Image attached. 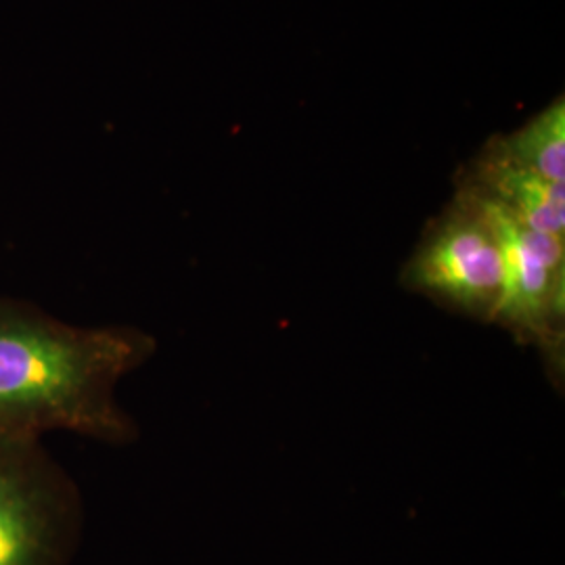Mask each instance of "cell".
<instances>
[{"instance_id": "6da1fadb", "label": "cell", "mask_w": 565, "mask_h": 565, "mask_svg": "<svg viewBox=\"0 0 565 565\" xmlns=\"http://www.w3.org/2000/svg\"><path fill=\"white\" fill-rule=\"evenodd\" d=\"M156 350V338L139 327H78L0 296V429L135 443L139 427L116 390Z\"/></svg>"}, {"instance_id": "7a4b0ae2", "label": "cell", "mask_w": 565, "mask_h": 565, "mask_svg": "<svg viewBox=\"0 0 565 565\" xmlns=\"http://www.w3.org/2000/svg\"><path fill=\"white\" fill-rule=\"evenodd\" d=\"M81 490L42 438L0 429V565H67L81 541Z\"/></svg>"}, {"instance_id": "3957f363", "label": "cell", "mask_w": 565, "mask_h": 565, "mask_svg": "<svg viewBox=\"0 0 565 565\" xmlns=\"http://www.w3.org/2000/svg\"><path fill=\"white\" fill-rule=\"evenodd\" d=\"M503 260L497 228L463 186L427 226L401 275L404 289L473 321L492 323L501 294Z\"/></svg>"}, {"instance_id": "277c9868", "label": "cell", "mask_w": 565, "mask_h": 565, "mask_svg": "<svg viewBox=\"0 0 565 565\" xmlns=\"http://www.w3.org/2000/svg\"><path fill=\"white\" fill-rule=\"evenodd\" d=\"M465 189V186H463ZM469 191V189H467ZM473 193V191H471ZM484 203L501 243V294L492 323L541 350L553 382L562 385L565 361V237L548 235Z\"/></svg>"}, {"instance_id": "5b68a950", "label": "cell", "mask_w": 565, "mask_h": 565, "mask_svg": "<svg viewBox=\"0 0 565 565\" xmlns=\"http://www.w3.org/2000/svg\"><path fill=\"white\" fill-rule=\"evenodd\" d=\"M459 186L497 203L520 223L565 237L564 184L545 181L511 160L497 139L486 147Z\"/></svg>"}, {"instance_id": "8992f818", "label": "cell", "mask_w": 565, "mask_h": 565, "mask_svg": "<svg viewBox=\"0 0 565 565\" xmlns=\"http://www.w3.org/2000/svg\"><path fill=\"white\" fill-rule=\"evenodd\" d=\"M511 160L522 163L541 179L565 182V103H551L539 116L505 139H497Z\"/></svg>"}]
</instances>
